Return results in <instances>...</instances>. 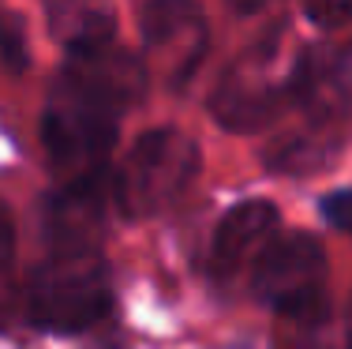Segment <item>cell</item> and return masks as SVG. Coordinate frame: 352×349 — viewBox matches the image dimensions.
<instances>
[{
    "instance_id": "cell-4",
    "label": "cell",
    "mask_w": 352,
    "mask_h": 349,
    "mask_svg": "<svg viewBox=\"0 0 352 349\" xmlns=\"http://www.w3.org/2000/svg\"><path fill=\"white\" fill-rule=\"evenodd\" d=\"M300 83H304V61H285L281 38H263L225 72L221 87L214 90V116L225 128L255 131L274 120V113L289 94H296Z\"/></svg>"
},
{
    "instance_id": "cell-8",
    "label": "cell",
    "mask_w": 352,
    "mask_h": 349,
    "mask_svg": "<svg viewBox=\"0 0 352 349\" xmlns=\"http://www.w3.org/2000/svg\"><path fill=\"white\" fill-rule=\"evenodd\" d=\"M278 222H281L278 207L266 203V199H248V203L232 207L221 218V226L214 229V240H210L214 274H221V278L236 274L251 255H258L274 240Z\"/></svg>"
},
{
    "instance_id": "cell-5",
    "label": "cell",
    "mask_w": 352,
    "mask_h": 349,
    "mask_svg": "<svg viewBox=\"0 0 352 349\" xmlns=\"http://www.w3.org/2000/svg\"><path fill=\"white\" fill-rule=\"evenodd\" d=\"M251 293L274 312L296 323H318L326 315V252L311 233L274 237L258 252Z\"/></svg>"
},
{
    "instance_id": "cell-13",
    "label": "cell",
    "mask_w": 352,
    "mask_h": 349,
    "mask_svg": "<svg viewBox=\"0 0 352 349\" xmlns=\"http://www.w3.org/2000/svg\"><path fill=\"white\" fill-rule=\"evenodd\" d=\"M322 218L330 222L333 229L352 233V188H341L330 199H322Z\"/></svg>"
},
{
    "instance_id": "cell-6",
    "label": "cell",
    "mask_w": 352,
    "mask_h": 349,
    "mask_svg": "<svg viewBox=\"0 0 352 349\" xmlns=\"http://www.w3.org/2000/svg\"><path fill=\"white\" fill-rule=\"evenodd\" d=\"M142 41L154 72H162L165 87L184 90L188 79L199 72L206 56V15L199 12L195 0H150L142 8Z\"/></svg>"
},
{
    "instance_id": "cell-9",
    "label": "cell",
    "mask_w": 352,
    "mask_h": 349,
    "mask_svg": "<svg viewBox=\"0 0 352 349\" xmlns=\"http://www.w3.org/2000/svg\"><path fill=\"white\" fill-rule=\"evenodd\" d=\"M53 34L64 38L68 53L113 41V15L102 0H49Z\"/></svg>"
},
{
    "instance_id": "cell-12",
    "label": "cell",
    "mask_w": 352,
    "mask_h": 349,
    "mask_svg": "<svg viewBox=\"0 0 352 349\" xmlns=\"http://www.w3.org/2000/svg\"><path fill=\"white\" fill-rule=\"evenodd\" d=\"M307 4V19L318 27H341L352 19V0H304Z\"/></svg>"
},
{
    "instance_id": "cell-7",
    "label": "cell",
    "mask_w": 352,
    "mask_h": 349,
    "mask_svg": "<svg viewBox=\"0 0 352 349\" xmlns=\"http://www.w3.org/2000/svg\"><path fill=\"white\" fill-rule=\"evenodd\" d=\"M102 218H105L102 173H87V177H75V184L49 199L45 237L53 248H98Z\"/></svg>"
},
{
    "instance_id": "cell-2",
    "label": "cell",
    "mask_w": 352,
    "mask_h": 349,
    "mask_svg": "<svg viewBox=\"0 0 352 349\" xmlns=\"http://www.w3.org/2000/svg\"><path fill=\"white\" fill-rule=\"evenodd\" d=\"M113 308V278L98 248H53L30 271L27 312L41 330L79 335Z\"/></svg>"
},
{
    "instance_id": "cell-3",
    "label": "cell",
    "mask_w": 352,
    "mask_h": 349,
    "mask_svg": "<svg viewBox=\"0 0 352 349\" xmlns=\"http://www.w3.org/2000/svg\"><path fill=\"white\" fill-rule=\"evenodd\" d=\"M199 173V147L176 128L146 131L113 177V199L128 218L162 214Z\"/></svg>"
},
{
    "instance_id": "cell-14",
    "label": "cell",
    "mask_w": 352,
    "mask_h": 349,
    "mask_svg": "<svg viewBox=\"0 0 352 349\" xmlns=\"http://www.w3.org/2000/svg\"><path fill=\"white\" fill-rule=\"evenodd\" d=\"M330 83H333V90H338L341 105H345V109L352 113V45L338 56V61H333V68H330Z\"/></svg>"
},
{
    "instance_id": "cell-1",
    "label": "cell",
    "mask_w": 352,
    "mask_h": 349,
    "mask_svg": "<svg viewBox=\"0 0 352 349\" xmlns=\"http://www.w3.org/2000/svg\"><path fill=\"white\" fill-rule=\"evenodd\" d=\"M142 90L146 68L116 41L68 53L64 76L56 79L41 116V143L49 162L72 169L75 177L98 173V162H105L116 143L120 116L139 102Z\"/></svg>"
},
{
    "instance_id": "cell-15",
    "label": "cell",
    "mask_w": 352,
    "mask_h": 349,
    "mask_svg": "<svg viewBox=\"0 0 352 349\" xmlns=\"http://www.w3.org/2000/svg\"><path fill=\"white\" fill-rule=\"evenodd\" d=\"M232 8H236V12H258V8L266 4V0H229Z\"/></svg>"
},
{
    "instance_id": "cell-10",
    "label": "cell",
    "mask_w": 352,
    "mask_h": 349,
    "mask_svg": "<svg viewBox=\"0 0 352 349\" xmlns=\"http://www.w3.org/2000/svg\"><path fill=\"white\" fill-rule=\"evenodd\" d=\"M0 61H4L8 72H23L30 64L27 53V34H23V23L15 12L0 15Z\"/></svg>"
},
{
    "instance_id": "cell-11",
    "label": "cell",
    "mask_w": 352,
    "mask_h": 349,
    "mask_svg": "<svg viewBox=\"0 0 352 349\" xmlns=\"http://www.w3.org/2000/svg\"><path fill=\"white\" fill-rule=\"evenodd\" d=\"M12 271H15V226L0 211V315L8 312V301H12Z\"/></svg>"
}]
</instances>
